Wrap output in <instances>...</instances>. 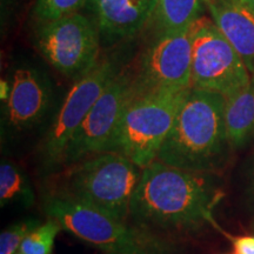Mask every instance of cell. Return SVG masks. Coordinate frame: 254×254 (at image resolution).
<instances>
[{
  "instance_id": "cell-5",
  "label": "cell",
  "mask_w": 254,
  "mask_h": 254,
  "mask_svg": "<svg viewBox=\"0 0 254 254\" xmlns=\"http://www.w3.org/2000/svg\"><path fill=\"white\" fill-rule=\"evenodd\" d=\"M141 173L125 155L103 152L75 164L67 194L125 221Z\"/></svg>"
},
{
  "instance_id": "cell-15",
  "label": "cell",
  "mask_w": 254,
  "mask_h": 254,
  "mask_svg": "<svg viewBox=\"0 0 254 254\" xmlns=\"http://www.w3.org/2000/svg\"><path fill=\"white\" fill-rule=\"evenodd\" d=\"M205 9V0H158L153 21L158 32L186 30L204 15Z\"/></svg>"
},
{
  "instance_id": "cell-3",
  "label": "cell",
  "mask_w": 254,
  "mask_h": 254,
  "mask_svg": "<svg viewBox=\"0 0 254 254\" xmlns=\"http://www.w3.org/2000/svg\"><path fill=\"white\" fill-rule=\"evenodd\" d=\"M45 213L63 230L106 254H165L166 246L144 228H132L87 202L68 194L47 199Z\"/></svg>"
},
{
  "instance_id": "cell-6",
  "label": "cell",
  "mask_w": 254,
  "mask_h": 254,
  "mask_svg": "<svg viewBox=\"0 0 254 254\" xmlns=\"http://www.w3.org/2000/svg\"><path fill=\"white\" fill-rule=\"evenodd\" d=\"M34 45L56 71L74 80L99 63V31L93 20L80 12L39 23Z\"/></svg>"
},
{
  "instance_id": "cell-4",
  "label": "cell",
  "mask_w": 254,
  "mask_h": 254,
  "mask_svg": "<svg viewBox=\"0 0 254 254\" xmlns=\"http://www.w3.org/2000/svg\"><path fill=\"white\" fill-rule=\"evenodd\" d=\"M189 90L136 94L123 114L109 152L125 155L141 170L153 163Z\"/></svg>"
},
{
  "instance_id": "cell-20",
  "label": "cell",
  "mask_w": 254,
  "mask_h": 254,
  "mask_svg": "<svg viewBox=\"0 0 254 254\" xmlns=\"http://www.w3.org/2000/svg\"><path fill=\"white\" fill-rule=\"evenodd\" d=\"M236 254H254V237H230Z\"/></svg>"
},
{
  "instance_id": "cell-19",
  "label": "cell",
  "mask_w": 254,
  "mask_h": 254,
  "mask_svg": "<svg viewBox=\"0 0 254 254\" xmlns=\"http://www.w3.org/2000/svg\"><path fill=\"white\" fill-rule=\"evenodd\" d=\"M38 219H25L5 228L0 234V254H15L32 231L40 226Z\"/></svg>"
},
{
  "instance_id": "cell-2",
  "label": "cell",
  "mask_w": 254,
  "mask_h": 254,
  "mask_svg": "<svg viewBox=\"0 0 254 254\" xmlns=\"http://www.w3.org/2000/svg\"><path fill=\"white\" fill-rule=\"evenodd\" d=\"M225 105L224 95L190 87L157 160L190 172L214 170L230 146Z\"/></svg>"
},
{
  "instance_id": "cell-22",
  "label": "cell",
  "mask_w": 254,
  "mask_h": 254,
  "mask_svg": "<svg viewBox=\"0 0 254 254\" xmlns=\"http://www.w3.org/2000/svg\"><path fill=\"white\" fill-rule=\"evenodd\" d=\"M15 254H21V253H19V252H18V253H15Z\"/></svg>"
},
{
  "instance_id": "cell-1",
  "label": "cell",
  "mask_w": 254,
  "mask_h": 254,
  "mask_svg": "<svg viewBox=\"0 0 254 254\" xmlns=\"http://www.w3.org/2000/svg\"><path fill=\"white\" fill-rule=\"evenodd\" d=\"M220 200L206 173L190 172L155 159L142 168L129 204V215L144 230L192 231L214 222Z\"/></svg>"
},
{
  "instance_id": "cell-21",
  "label": "cell",
  "mask_w": 254,
  "mask_h": 254,
  "mask_svg": "<svg viewBox=\"0 0 254 254\" xmlns=\"http://www.w3.org/2000/svg\"><path fill=\"white\" fill-rule=\"evenodd\" d=\"M243 2H245L246 5H249L250 7H252L254 9V0H241Z\"/></svg>"
},
{
  "instance_id": "cell-17",
  "label": "cell",
  "mask_w": 254,
  "mask_h": 254,
  "mask_svg": "<svg viewBox=\"0 0 254 254\" xmlns=\"http://www.w3.org/2000/svg\"><path fill=\"white\" fill-rule=\"evenodd\" d=\"M62 230L58 222L49 219L25 238L18 252L21 254H52L56 238Z\"/></svg>"
},
{
  "instance_id": "cell-13",
  "label": "cell",
  "mask_w": 254,
  "mask_h": 254,
  "mask_svg": "<svg viewBox=\"0 0 254 254\" xmlns=\"http://www.w3.org/2000/svg\"><path fill=\"white\" fill-rule=\"evenodd\" d=\"M219 31L245 64L254 80V9L241 0H205Z\"/></svg>"
},
{
  "instance_id": "cell-12",
  "label": "cell",
  "mask_w": 254,
  "mask_h": 254,
  "mask_svg": "<svg viewBox=\"0 0 254 254\" xmlns=\"http://www.w3.org/2000/svg\"><path fill=\"white\" fill-rule=\"evenodd\" d=\"M93 23L107 43L129 39L153 20L158 0H88Z\"/></svg>"
},
{
  "instance_id": "cell-10",
  "label": "cell",
  "mask_w": 254,
  "mask_h": 254,
  "mask_svg": "<svg viewBox=\"0 0 254 254\" xmlns=\"http://www.w3.org/2000/svg\"><path fill=\"white\" fill-rule=\"evenodd\" d=\"M117 74L118 71L114 64L104 59L75 80L64 98L44 139L41 151L47 165L53 166L63 163L69 140Z\"/></svg>"
},
{
  "instance_id": "cell-11",
  "label": "cell",
  "mask_w": 254,
  "mask_h": 254,
  "mask_svg": "<svg viewBox=\"0 0 254 254\" xmlns=\"http://www.w3.org/2000/svg\"><path fill=\"white\" fill-rule=\"evenodd\" d=\"M51 98L52 88L43 73L30 66L17 67L2 95L6 127L13 132L33 128L46 116Z\"/></svg>"
},
{
  "instance_id": "cell-18",
  "label": "cell",
  "mask_w": 254,
  "mask_h": 254,
  "mask_svg": "<svg viewBox=\"0 0 254 254\" xmlns=\"http://www.w3.org/2000/svg\"><path fill=\"white\" fill-rule=\"evenodd\" d=\"M88 0H36L33 15L38 23H46L79 12Z\"/></svg>"
},
{
  "instance_id": "cell-9",
  "label": "cell",
  "mask_w": 254,
  "mask_h": 254,
  "mask_svg": "<svg viewBox=\"0 0 254 254\" xmlns=\"http://www.w3.org/2000/svg\"><path fill=\"white\" fill-rule=\"evenodd\" d=\"M136 94L132 75L118 73L69 140L63 163L78 164L95 154L109 152L123 114Z\"/></svg>"
},
{
  "instance_id": "cell-7",
  "label": "cell",
  "mask_w": 254,
  "mask_h": 254,
  "mask_svg": "<svg viewBox=\"0 0 254 254\" xmlns=\"http://www.w3.org/2000/svg\"><path fill=\"white\" fill-rule=\"evenodd\" d=\"M251 82L245 64L212 18L192 25V87L231 97Z\"/></svg>"
},
{
  "instance_id": "cell-16",
  "label": "cell",
  "mask_w": 254,
  "mask_h": 254,
  "mask_svg": "<svg viewBox=\"0 0 254 254\" xmlns=\"http://www.w3.org/2000/svg\"><path fill=\"white\" fill-rule=\"evenodd\" d=\"M19 204L30 207L34 204V193L30 180L17 165L2 160L0 165V205Z\"/></svg>"
},
{
  "instance_id": "cell-14",
  "label": "cell",
  "mask_w": 254,
  "mask_h": 254,
  "mask_svg": "<svg viewBox=\"0 0 254 254\" xmlns=\"http://www.w3.org/2000/svg\"><path fill=\"white\" fill-rule=\"evenodd\" d=\"M225 122L232 147H243L254 139V80L226 98Z\"/></svg>"
},
{
  "instance_id": "cell-8",
  "label": "cell",
  "mask_w": 254,
  "mask_h": 254,
  "mask_svg": "<svg viewBox=\"0 0 254 254\" xmlns=\"http://www.w3.org/2000/svg\"><path fill=\"white\" fill-rule=\"evenodd\" d=\"M133 79L138 94L192 87V27L158 32L142 52Z\"/></svg>"
}]
</instances>
